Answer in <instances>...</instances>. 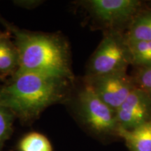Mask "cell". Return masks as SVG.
<instances>
[{"label": "cell", "mask_w": 151, "mask_h": 151, "mask_svg": "<svg viewBox=\"0 0 151 151\" xmlns=\"http://www.w3.org/2000/svg\"><path fill=\"white\" fill-rule=\"evenodd\" d=\"M117 134L124 139L130 151H151V119L134 129L118 128Z\"/></svg>", "instance_id": "obj_8"}, {"label": "cell", "mask_w": 151, "mask_h": 151, "mask_svg": "<svg viewBox=\"0 0 151 151\" xmlns=\"http://www.w3.org/2000/svg\"><path fill=\"white\" fill-rule=\"evenodd\" d=\"M18 54L19 72L37 73L65 81L73 74L67 45L55 36L9 27Z\"/></svg>", "instance_id": "obj_2"}, {"label": "cell", "mask_w": 151, "mask_h": 151, "mask_svg": "<svg viewBox=\"0 0 151 151\" xmlns=\"http://www.w3.org/2000/svg\"><path fill=\"white\" fill-rule=\"evenodd\" d=\"M124 39L127 43L151 41V11L136 15Z\"/></svg>", "instance_id": "obj_9"}, {"label": "cell", "mask_w": 151, "mask_h": 151, "mask_svg": "<svg viewBox=\"0 0 151 151\" xmlns=\"http://www.w3.org/2000/svg\"><path fill=\"white\" fill-rule=\"evenodd\" d=\"M0 78H1V76H0Z\"/></svg>", "instance_id": "obj_17"}, {"label": "cell", "mask_w": 151, "mask_h": 151, "mask_svg": "<svg viewBox=\"0 0 151 151\" xmlns=\"http://www.w3.org/2000/svg\"><path fill=\"white\" fill-rule=\"evenodd\" d=\"M127 44L129 50L131 65L141 69L151 67V41Z\"/></svg>", "instance_id": "obj_11"}, {"label": "cell", "mask_w": 151, "mask_h": 151, "mask_svg": "<svg viewBox=\"0 0 151 151\" xmlns=\"http://www.w3.org/2000/svg\"><path fill=\"white\" fill-rule=\"evenodd\" d=\"M148 92L150 94V95H151V90H150V91H148Z\"/></svg>", "instance_id": "obj_16"}, {"label": "cell", "mask_w": 151, "mask_h": 151, "mask_svg": "<svg viewBox=\"0 0 151 151\" xmlns=\"http://www.w3.org/2000/svg\"><path fill=\"white\" fill-rule=\"evenodd\" d=\"M18 67V54L16 47L9 37L0 39V72L4 74L17 71Z\"/></svg>", "instance_id": "obj_10"}, {"label": "cell", "mask_w": 151, "mask_h": 151, "mask_svg": "<svg viewBox=\"0 0 151 151\" xmlns=\"http://www.w3.org/2000/svg\"><path fill=\"white\" fill-rule=\"evenodd\" d=\"M86 3L94 18L112 26L132 20L141 4L137 0H90Z\"/></svg>", "instance_id": "obj_7"}, {"label": "cell", "mask_w": 151, "mask_h": 151, "mask_svg": "<svg viewBox=\"0 0 151 151\" xmlns=\"http://www.w3.org/2000/svg\"><path fill=\"white\" fill-rule=\"evenodd\" d=\"M85 85L89 86L97 95L113 111H116L137 88L134 80L126 71L110 74L86 76Z\"/></svg>", "instance_id": "obj_5"}, {"label": "cell", "mask_w": 151, "mask_h": 151, "mask_svg": "<svg viewBox=\"0 0 151 151\" xmlns=\"http://www.w3.org/2000/svg\"><path fill=\"white\" fill-rule=\"evenodd\" d=\"M78 109L85 123L100 134L118 131L116 111L106 104L89 86L85 85L78 95Z\"/></svg>", "instance_id": "obj_4"}, {"label": "cell", "mask_w": 151, "mask_h": 151, "mask_svg": "<svg viewBox=\"0 0 151 151\" xmlns=\"http://www.w3.org/2000/svg\"><path fill=\"white\" fill-rule=\"evenodd\" d=\"M134 80L136 86L141 89L150 91L151 90V67L141 69Z\"/></svg>", "instance_id": "obj_14"}, {"label": "cell", "mask_w": 151, "mask_h": 151, "mask_svg": "<svg viewBox=\"0 0 151 151\" xmlns=\"http://www.w3.org/2000/svg\"><path fill=\"white\" fill-rule=\"evenodd\" d=\"M20 151H52L51 143L41 134L32 132L22 138L19 143Z\"/></svg>", "instance_id": "obj_12"}, {"label": "cell", "mask_w": 151, "mask_h": 151, "mask_svg": "<svg viewBox=\"0 0 151 151\" xmlns=\"http://www.w3.org/2000/svg\"><path fill=\"white\" fill-rule=\"evenodd\" d=\"M118 128L130 130L151 119V95L135 88L116 111Z\"/></svg>", "instance_id": "obj_6"}, {"label": "cell", "mask_w": 151, "mask_h": 151, "mask_svg": "<svg viewBox=\"0 0 151 151\" xmlns=\"http://www.w3.org/2000/svg\"><path fill=\"white\" fill-rule=\"evenodd\" d=\"M131 65L129 48L125 39L118 32L107 34L92 55L87 76H97L124 72Z\"/></svg>", "instance_id": "obj_3"}, {"label": "cell", "mask_w": 151, "mask_h": 151, "mask_svg": "<svg viewBox=\"0 0 151 151\" xmlns=\"http://www.w3.org/2000/svg\"><path fill=\"white\" fill-rule=\"evenodd\" d=\"M67 81L49 76L16 71L0 88V105L22 119H31L61 100Z\"/></svg>", "instance_id": "obj_1"}, {"label": "cell", "mask_w": 151, "mask_h": 151, "mask_svg": "<svg viewBox=\"0 0 151 151\" xmlns=\"http://www.w3.org/2000/svg\"><path fill=\"white\" fill-rule=\"evenodd\" d=\"M14 114L9 109L0 105V149L10 135Z\"/></svg>", "instance_id": "obj_13"}, {"label": "cell", "mask_w": 151, "mask_h": 151, "mask_svg": "<svg viewBox=\"0 0 151 151\" xmlns=\"http://www.w3.org/2000/svg\"><path fill=\"white\" fill-rule=\"evenodd\" d=\"M9 35L7 32H2L0 31V39H3V38L9 37Z\"/></svg>", "instance_id": "obj_15"}]
</instances>
